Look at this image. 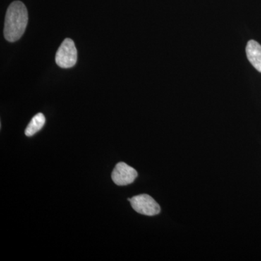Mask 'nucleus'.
I'll return each instance as SVG.
<instances>
[{"label":"nucleus","mask_w":261,"mask_h":261,"mask_svg":"<svg viewBox=\"0 0 261 261\" xmlns=\"http://www.w3.org/2000/svg\"><path fill=\"white\" fill-rule=\"evenodd\" d=\"M28 11L22 2L12 3L5 15L4 36L10 42H15L21 38L28 24Z\"/></svg>","instance_id":"f257e3e1"},{"label":"nucleus","mask_w":261,"mask_h":261,"mask_svg":"<svg viewBox=\"0 0 261 261\" xmlns=\"http://www.w3.org/2000/svg\"><path fill=\"white\" fill-rule=\"evenodd\" d=\"M56 62L62 68H70L74 66L77 62V49L72 39H65L56 56Z\"/></svg>","instance_id":"f03ea898"},{"label":"nucleus","mask_w":261,"mask_h":261,"mask_svg":"<svg viewBox=\"0 0 261 261\" xmlns=\"http://www.w3.org/2000/svg\"><path fill=\"white\" fill-rule=\"evenodd\" d=\"M129 202L134 210L138 214L153 216L160 214L161 207L151 196L142 194L135 196Z\"/></svg>","instance_id":"7ed1b4c3"},{"label":"nucleus","mask_w":261,"mask_h":261,"mask_svg":"<svg viewBox=\"0 0 261 261\" xmlns=\"http://www.w3.org/2000/svg\"><path fill=\"white\" fill-rule=\"evenodd\" d=\"M137 176L138 173L135 168L130 167L126 163L121 162L118 163L113 169L111 177L116 185L125 186L133 183Z\"/></svg>","instance_id":"20e7f679"},{"label":"nucleus","mask_w":261,"mask_h":261,"mask_svg":"<svg viewBox=\"0 0 261 261\" xmlns=\"http://www.w3.org/2000/svg\"><path fill=\"white\" fill-rule=\"evenodd\" d=\"M246 54L252 66L261 73V45L254 40L247 42Z\"/></svg>","instance_id":"39448f33"},{"label":"nucleus","mask_w":261,"mask_h":261,"mask_svg":"<svg viewBox=\"0 0 261 261\" xmlns=\"http://www.w3.org/2000/svg\"><path fill=\"white\" fill-rule=\"evenodd\" d=\"M45 117L42 113H37L33 117L32 121L29 123L28 126L25 130V135L27 137H32L38 132H39L45 124Z\"/></svg>","instance_id":"423d86ee"}]
</instances>
